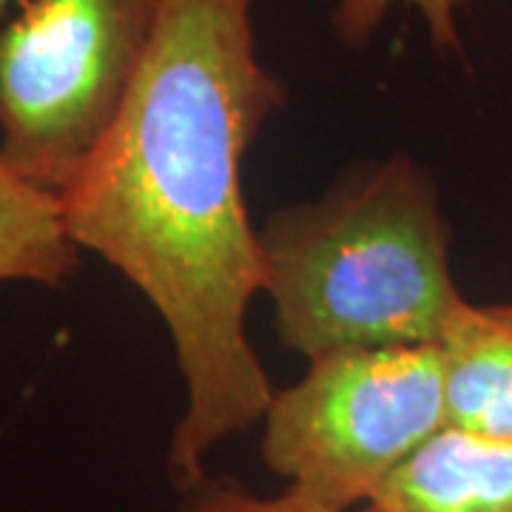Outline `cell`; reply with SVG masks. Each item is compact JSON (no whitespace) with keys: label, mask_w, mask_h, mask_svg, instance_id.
<instances>
[{"label":"cell","mask_w":512,"mask_h":512,"mask_svg":"<svg viewBox=\"0 0 512 512\" xmlns=\"http://www.w3.org/2000/svg\"><path fill=\"white\" fill-rule=\"evenodd\" d=\"M376 512H512V439L444 427L367 504Z\"/></svg>","instance_id":"cell-5"},{"label":"cell","mask_w":512,"mask_h":512,"mask_svg":"<svg viewBox=\"0 0 512 512\" xmlns=\"http://www.w3.org/2000/svg\"><path fill=\"white\" fill-rule=\"evenodd\" d=\"M262 293L285 348L439 345L464 305L436 183L413 157L356 168L322 200L285 205L259 228Z\"/></svg>","instance_id":"cell-2"},{"label":"cell","mask_w":512,"mask_h":512,"mask_svg":"<svg viewBox=\"0 0 512 512\" xmlns=\"http://www.w3.org/2000/svg\"><path fill=\"white\" fill-rule=\"evenodd\" d=\"M447 424L512 439V305H464L439 339Z\"/></svg>","instance_id":"cell-6"},{"label":"cell","mask_w":512,"mask_h":512,"mask_svg":"<svg viewBox=\"0 0 512 512\" xmlns=\"http://www.w3.org/2000/svg\"><path fill=\"white\" fill-rule=\"evenodd\" d=\"M20 0H0V29H3V23L12 18V12L18 9Z\"/></svg>","instance_id":"cell-10"},{"label":"cell","mask_w":512,"mask_h":512,"mask_svg":"<svg viewBox=\"0 0 512 512\" xmlns=\"http://www.w3.org/2000/svg\"><path fill=\"white\" fill-rule=\"evenodd\" d=\"M396 6L419 12L430 43L439 52L461 49L458 15L467 0H339L333 9V32L345 46H367Z\"/></svg>","instance_id":"cell-8"},{"label":"cell","mask_w":512,"mask_h":512,"mask_svg":"<svg viewBox=\"0 0 512 512\" xmlns=\"http://www.w3.org/2000/svg\"><path fill=\"white\" fill-rule=\"evenodd\" d=\"M180 512H376L373 507L362 510H319L311 504H302L288 493L274 495H256L245 490L242 484L231 478H211L205 476L200 484H194L191 490L183 493Z\"/></svg>","instance_id":"cell-9"},{"label":"cell","mask_w":512,"mask_h":512,"mask_svg":"<svg viewBox=\"0 0 512 512\" xmlns=\"http://www.w3.org/2000/svg\"><path fill=\"white\" fill-rule=\"evenodd\" d=\"M165 0H20L0 29V160L60 194L100 143Z\"/></svg>","instance_id":"cell-4"},{"label":"cell","mask_w":512,"mask_h":512,"mask_svg":"<svg viewBox=\"0 0 512 512\" xmlns=\"http://www.w3.org/2000/svg\"><path fill=\"white\" fill-rule=\"evenodd\" d=\"M60 197L26 183L0 160V282L63 288L80 271Z\"/></svg>","instance_id":"cell-7"},{"label":"cell","mask_w":512,"mask_h":512,"mask_svg":"<svg viewBox=\"0 0 512 512\" xmlns=\"http://www.w3.org/2000/svg\"><path fill=\"white\" fill-rule=\"evenodd\" d=\"M256 0H165L114 120L57 197L66 231L163 319L185 382L168 473L185 493L205 458L262 421L276 387L248 342L262 293L242 157L288 89L259 57Z\"/></svg>","instance_id":"cell-1"},{"label":"cell","mask_w":512,"mask_h":512,"mask_svg":"<svg viewBox=\"0 0 512 512\" xmlns=\"http://www.w3.org/2000/svg\"><path fill=\"white\" fill-rule=\"evenodd\" d=\"M444 427L439 345L333 350L274 393L262 461L296 501L359 510Z\"/></svg>","instance_id":"cell-3"}]
</instances>
